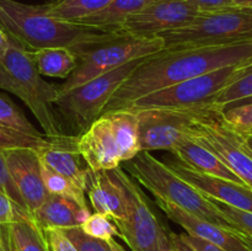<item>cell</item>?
I'll return each mask as SVG.
<instances>
[{
    "instance_id": "obj_1",
    "label": "cell",
    "mask_w": 252,
    "mask_h": 251,
    "mask_svg": "<svg viewBox=\"0 0 252 251\" xmlns=\"http://www.w3.org/2000/svg\"><path fill=\"white\" fill-rule=\"evenodd\" d=\"M249 61H252V41L229 46L161 51L148 57L134 69L106 103L102 113L127 108L137 98L187 79Z\"/></svg>"
},
{
    "instance_id": "obj_2",
    "label": "cell",
    "mask_w": 252,
    "mask_h": 251,
    "mask_svg": "<svg viewBox=\"0 0 252 251\" xmlns=\"http://www.w3.org/2000/svg\"><path fill=\"white\" fill-rule=\"evenodd\" d=\"M0 7L4 14L1 29L29 51L44 47H66L75 52L113 32L98 31L54 19L47 14L43 4L30 5L16 0H0Z\"/></svg>"
},
{
    "instance_id": "obj_3",
    "label": "cell",
    "mask_w": 252,
    "mask_h": 251,
    "mask_svg": "<svg viewBox=\"0 0 252 251\" xmlns=\"http://www.w3.org/2000/svg\"><path fill=\"white\" fill-rule=\"evenodd\" d=\"M123 164L129 176L152 192L155 198L175 204L184 211L217 225L234 229L220 216L211 198L194 188L169 165L150 154V152H139L134 157Z\"/></svg>"
},
{
    "instance_id": "obj_4",
    "label": "cell",
    "mask_w": 252,
    "mask_h": 251,
    "mask_svg": "<svg viewBox=\"0 0 252 251\" xmlns=\"http://www.w3.org/2000/svg\"><path fill=\"white\" fill-rule=\"evenodd\" d=\"M161 51H164V42L159 36L137 37L123 31L111 32L101 41L75 51L79 57L78 65L65 81L58 85L59 94L120 68L123 64L143 57L154 56Z\"/></svg>"
},
{
    "instance_id": "obj_5",
    "label": "cell",
    "mask_w": 252,
    "mask_h": 251,
    "mask_svg": "<svg viewBox=\"0 0 252 251\" xmlns=\"http://www.w3.org/2000/svg\"><path fill=\"white\" fill-rule=\"evenodd\" d=\"M164 51L229 46L252 41V9L228 7L198 16L181 29L159 34Z\"/></svg>"
},
{
    "instance_id": "obj_6",
    "label": "cell",
    "mask_w": 252,
    "mask_h": 251,
    "mask_svg": "<svg viewBox=\"0 0 252 251\" xmlns=\"http://www.w3.org/2000/svg\"><path fill=\"white\" fill-rule=\"evenodd\" d=\"M252 71V61L224 66L154 91L133 101L127 108H194L213 105L221 91Z\"/></svg>"
},
{
    "instance_id": "obj_7",
    "label": "cell",
    "mask_w": 252,
    "mask_h": 251,
    "mask_svg": "<svg viewBox=\"0 0 252 251\" xmlns=\"http://www.w3.org/2000/svg\"><path fill=\"white\" fill-rule=\"evenodd\" d=\"M0 62L22 90L25 105L37 118L47 137L63 134L52 108L59 96L58 86L42 78L29 49L11 38V44Z\"/></svg>"
},
{
    "instance_id": "obj_8",
    "label": "cell",
    "mask_w": 252,
    "mask_h": 251,
    "mask_svg": "<svg viewBox=\"0 0 252 251\" xmlns=\"http://www.w3.org/2000/svg\"><path fill=\"white\" fill-rule=\"evenodd\" d=\"M111 172L122 187L127 202V218L115 223L120 238L132 251L171 250L170 233L155 216L140 187L121 166Z\"/></svg>"
},
{
    "instance_id": "obj_9",
    "label": "cell",
    "mask_w": 252,
    "mask_h": 251,
    "mask_svg": "<svg viewBox=\"0 0 252 251\" xmlns=\"http://www.w3.org/2000/svg\"><path fill=\"white\" fill-rule=\"evenodd\" d=\"M148 57L123 64L120 68L98 75L71 90L59 94L56 103L64 117L84 132L102 113L106 103L122 85L123 81L137 69Z\"/></svg>"
},
{
    "instance_id": "obj_10",
    "label": "cell",
    "mask_w": 252,
    "mask_h": 251,
    "mask_svg": "<svg viewBox=\"0 0 252 251\" xmlns=\"http://www.w3.org/2000/svg\"><path fill=\"white\" fill-rule=\"evenodd\" d=\"M189 137L214 153L244 184L252 188V154L244 147L238 133L226 126L219 108L213 105L202 107Z\"/></svg>"
},
{
    "instance_id": "obj_11",
    "label": "cell",
    "mask_w": 252,
    "mask_h": 251,
    "mask_svg": "<svg viewBox=\"0 0 252 251\" xmlns=\"http://www.w3.org/2000/svg\"><path fill=\"white\" fill-rule=\"evenodd\" d=\"M201 108L134 110L138 118L140 152H153V150L172 152L181 140L189 137L192 126Z\"/></svg>"
},
{
    "instance_id": "obj_12",
    "label": "cell",
    "mask_w": 252,
    "mask_h": 251,
    "mask_svg": "<svg viewBox=\"0 0 252 251\" xmlns=\"http://www.w3.org/2000/svg\"><path fill=\"white\" fill-rule=\"evenodd\" d=\"M198 14L187 0H150L126 20L120 31L137 37H155L187 26Z\"/></svg>"
},
{
    "instance_id": "obj_13",
    "label": "cell",
    "mask_w": 252,
    "mask_h": 251,
    "mask_svg": "<svg viewBox=\"0 0 252 251\" xmlns=\"http://www.w3.org/2000/svg\"><path fill=\"white\" fill-rule=\"evenodd\" d=\"M10 175L31 216L48 197L41 176V162L34 149H2Z\"/></svg>"
},
{
    "instance_id": "obj_14",
    "label": "cell",
    "mask_w": 252,
    "mask_h": 251,
    "mask_svg": "<svg viewBox=\"0 0 252 251\" xmlns=\"http://www.w3.org/2000/svg\"><path fill=\"white\" fill-rule=\"evenodd\" d=\"M76 149L91 171L112 170L122 164L120 148L106 115L98 116L76 137Z\"/></svg>"
},
{
    "instance_id": "obj_15",
    "label": "cell",
    "mask_w": 252,
    "mask_h": 251,
    "mask_svg": "<svg viewBox=\"0 0 252 251\" xmlns=\"http://www.w3.org/2000/svg\"><path fill=\"white\" fill-rule=\"evenodd\" d=\"M169 166L208 198L252 213V188L248 185L201 174L180 161L171 162Z\"/></svg>"
},
{
    "instance_id": "obj_16",
    "label": "cell",
    "mask_w": 252,
    "mask_h": 251,
    "mask_svg": "<svg viewBox=\"0 0 252 251\" xmlns=\"http://www.w3.org/2000/svg\"><path fill=\"white\" fill-rule=\"evenodd\" d=\"M158 206L166 214L169 219L179 224L189 235L198 236L213 245L218 246L221 251H252L243 239L239 236L235 229L217 225L206 219L198 218L189 212L184 211L175 204L157 198Z\"/></svg>"
},
{
    "instance_id": "obj_17",
    "label": "cell",
    "mask_w": 252,
    "mask_h": 251,
    "mask_svg": "<svg viewBox=\"0 0 252 251\" xmlns=\"http://www.w3.org/2000/svg\"><path fill=\"white\" fill-rule=\"evenodd\" d=\"M49 139L47 147L36 150L39 161L86 193L91 170L76 149V137L62 134Z\"/></svg>"
},
{
    "instance_id": "obj_18",
    "label": "cell",
    "mask_w": 252,
    "mask_h": 251,
    "mask_svg": "<svg viewBox=\"0 0 252 251\" xmlns=\"http://www.w3.org/2000/svg\"><path fill=\"white\" fill-rule=\"evenodd\" d=\"M86 193L96 213L108 217L113 223L127 218L125 193L111 170L90 171Z\"/></svg>"
},
{
    "instance_id": "obj_19",
    "label": "cell",
    "mask_w": 252,
    "mask_h": 251,
    "mask_svg": "<svg viewBox=\"0 0 252 251\" xmlns=\"http://www.w3.org/2000/svg\"><path fill=\"white\" fill-rule=\"evenodd\" d=\"M91 212L89 207H83L66 197L48 194L46 201L33 213V219L42 229H65L80 226Z\"/></svg>"
},
{
    "instance_id": "obj_20",
    "label": "cell",
    "mask_w": 252,
    "mask_h": 251,
    "mask_svg": "<svg viewBox=\"0 0 252 251\" xmlns=\"http://www.w3.org/2000/svg\"><path fill=\"white\" fill-rule=\"evenodd\" d=\"M171 153L176 155L181 164L186 165L194 171L244 184L214 153L199 144L197 140L192 139L191 137L181 140Z\"/></svg>"
},
{
    "instance_id": "obj_21",
    "label": "cell",
    "mask_w": 252,
    "mask_h": 251,
    "mask_svg": "<svg viewBox=\"0 0 252 251\" xmlns=\"http://www.w3.org/2000/svg\"><path fill=\"white\" fill-rule=\"evenodd\" d=\"M102 115L107 116L110 121L113 135L120 148L122 162L134 157L140 152L138 118L135 111L130 108H122L105 112Z\"/></svg>"
},
{
    "instance_id": "obj_22",
    "label": "cell",
    "mask_w": 252,
    "mask_h": 251,
    "mask_svg": "<svg viewBox=\"0 0 252 251\" xmlns=\"http://www.w3.org/2000/svg\"><path fill=\"white\" fill-rule=\"evenodd\" d=\"M150 0H111L103 9L76 22L103 32L120 31L126 20Z\"/></svg>"
},
{
    "instance_id": "obj_23",
    "label": "cell",
    "mask_w": 252,
    "mask_h": 251,
    "mask_svg": "<svg viewBox=\"0 0 252 251\" xmlns=\"http://www.w3.org/2000/svg\"><path fill=\"white\" fill-rule=\"evenodd\" d=\"M41 75L66 79L76 68L79 57L66 47H44L30 51Z\"/></svg>"
},
{
    "instance_id": "obj_24",
    "label": "cell",
    "mask_w": 252,
    "mask_h": 251,
    "mask_svg": "<svg viewBox=\"0 0 252 251\" xmlns=\"http://www.w3.org/2000/svg\"><path fill=\"white\" fill-rule=\"evenodd\" d=\"M10 235L16 251H51L44 231L33 217L21 216L9 224Z\"/></svg>"
},
{
    "instance_id": "obj_25",
    "label": "cell",
    "mask_w": 252,
    "mask_h": 251,
    "mask_svg": "<svg viewBox=\"0 0 252 251\" xmlns=\"http://www.w3.org/2000/svg\"><path fill=\"white\" fill-rule=\"evenodd\" d=\"M111 0H52L43 4L49 16L76 24L80 20L100 11Z\"/></svg>"
},
{
    "instance_id": "obj_26",
    "label": "cell",
    "mask_w": 252,
    "mask_h": 251,
    "mask_svg": "<svg viewBox=\"0 0 252 251\" xmlns=\"http://www.w3.org/2000/svg\"><path fill=\"white\" fill-rule=\"evenodd\" d=\"M0 126L31 137H43L37 130V128L27 120L24 112L15 105L14 101L2 94H0Z\"/></svg>"
},
{
    "instance_id": "obj_27",
    "label": "cell",
    "mask_w": 252,
    "mask_h": 251,
    "mask_svg": "<svg viewBox=\"0 0 252 251\" xmlns=\"http://www.w3.org/2000/svg\"><path fill=\"white\" fill-rule=\"evenodd\" d=\"M41 176L44 185V188L48 192V194H57V196L66 197V198H70L73 199V201H75L76 203H79L80 206L88 207V204H86L85 192L74 186L69 180H66L65 177L62 176V175L57 174L56 171L49 169L48 166H46V165L42 164V162Z\"/></svg>"
},
{
    "instance_id": "obj_28",
    "label": "cell",
    "mask_w": 252,
    "mask_h": 251,
    "mask_svg": "<svg viewBox=\"0 0 252 251\" xmlns=\"http://www.w3.org/2000/svg\"><path fill=\"white\" fill-rule=\"evenodd\" d=\"M252 96V71L224 89L213 101V106L223 111L226 106Z\"/></svg>"
},
{
    "instance_id": "obj_29",
    "label": "cell",
    "mask_w": 252,
    "mask_h": 251,
    "mask_svg": "<svg viewBox=\"0 0 252 251\" xmlns=\"http://www.w3.org/2000/svg\"><path fill=\"white\" fill-rule=\"evenodd\" d=\"M49 143H51V139L48 137H31V135L0 126V149L31 148V149L38 150L47 147Z\"/></svg>"
},
{
    "instance_id": "obj_30",
    "label": "cell",
    "mask_w": 252,
    "mask_h": 251,
    "mask_svg": "<svg viewBox=\"0 0 252 251\" xmlns=\"http://www.w3.org/2000/svg\"><path fill=\"white\" fill-rule=\"evenodd\" d=\"M83 231L88 235L94 238L101 239V240L110 241L113 236H120L117 226L108 217L101 213H91V216L80 225Z\"/></svg>"
},
{
    "instance_id": "obj_31",
    "label": "cell",
    "mask_w": 252,
    "mask_h": 251,
    "mask_svg": "<svg viewBox=\"0 0 252 251\" xmlns=\"http://www.w3.org/2000/svg\"><path fill=\"white\" fill-rule=\"evenodd\" d=\"M78 251H113L110 241L88 235L80 226L61 229Z\"/></svg>"
},
{
    "instance_id": "obj_32",
    "label": "cell",
    "mask_w": 252,
    "mask_h": 251,
    "mask_svg": "<svg viewBox=\"0 0 252 251\" xmlns=\"http://www.w3.org/2000/svg\"><path fill=\"white\" fill-rule=\"evenodd\" d=\"M221 118L229 128L239 134L252 133V103L221 111Z\"/></svg>"
},
{
    "instance_id": "obj_33",
    "label": "cell",
    "mask_w": 252,
    "mask_h": 251,
    "mask_svg": "<svg viewBox=\"0 0 252 251\" xmlns=\"http://www.w3.org/2000/svg\"><path fill=\"white\" fill-rule=\"evenodd\" d=\"M216 204L217 209L220 213V216L230 224L231 228L235 230L240 231V233L246 234V235L252 238V213L251 212L241 211V209H236L234 207L228 206V204L220 203L214 199H212Z\"/></svg>"
},
{
    "instance_id": "obj_34",
    "label": "cell",
    "mask_w": 252,
    "mask_h": 251,
    "mask_svg": "<svg viewBox=\"0 0 252 251\" xmlns=\"http://www.w3.org/2000/svg\"><path fill=\"white\" fill-rule=\"evenodd\" d=\"M0 191H1L4 194H6V196L9 197V198L11 199V201L14 202L20 209H21V211L29 213V211H27L26 208V204H25L21 194L19 193L14 181H12L11 175H10L9 167H7L6 165V160H5L2 149H0Z\"/></svg>"
},
{
    "instance_id": "obj_35",
    "label": "cell",
    "mask_w": 252,
    "mask_h": 251,
    "mask_svg": "<svg viewBox=\"0 0 252 251\" xmlns=\"http://www.w3.org/2000/svg\"><path fill=\"white\" fill-rule=\"evenodd\" d=\"M21 216H31V214L21 211L6 194L0 191V225H9Z\"/></svg>"
},
{
    "instance_id": "obj_36",
    "label": "cell",
    "mask_w": 252,
    "mask_h": 251,
    "mask_svg": "<svg viewBox=\"0 0 252 251\" xmlns=\"http://www.w3.org/2000/svg\"><path fill=\"white\" fill-rule=\"evenodd\" d=\"M43 231L51 251H78L61 229H46Z\"/></svg>"
},
{
    "instance_id": "obj_37",
    "label": "cell",
    "mask_w": 252,
    "mask_h": 251,
    "mask_svg": "<svg viewBox=\"0 0 252 251\" xmlns=\"http://www.w3.org/2000/svg\"><path fill=\"white\" fill-rule=\"evenodd\" d=\"M187 1L193 5L199 12L217 11V10H223L234 6L231 0H187Z\"/></svg>"
},
{
    "instance_id": "obj_38",
    "label": "cell",
    "mask_w": 252,
    "mask_h": 251,
    "mask_svg": "<svg viewBox=\"0 0 252 251\" xmlns=\"http://www.w3.org/2000/svg\"><path fill=\"white\" fill-rule=\"evenodd\" d=\"M0 89L12 94V95L17 96V97L21 98V100L25 102L24 93H22V90L20 89V86L15 83L14 79L11 78V75L7 73V70L4 68L1 62H0Z\"/></svg>"
},
{
    "instance_id": "obj_39",
    "label": "cell",
    "mask_w": 252,
    "mask_h": 251,
    "mask_svg": "<svg viewBox=\"0 0 252 251\" xmlns=\"http://www.w3.org/2000/svg\"><path fill=\"white\" fill-rule=\"evenodd\" d=\"M180 236L193 251H221L218 246L213 245L198 236L189 235V234H180Z\"/></svg>"
},
{
    "instance_id": "obj_40",
    "label": "cell",
    "mask_w": 252,
    "mask_h": 251,
    "mask_svg": "<svg viewBox=\"0 0 252 251\" xmlns=\"http://www.w3.org/2000/svg\"><path fill=\"white\" fill-rule=\"evenodd\" d=\"M170 239H171V244H172V249L175 251H193L180 236V234H175V233H170Z\"/></svg>"
},
{
    "instance_id": "obj_41",
    "label": "cell",
    "mask_w": 252,
    "mask_h": 251,
    "mask_svg": "<svg viewBox=\"0 0 252 251\" xmlns=\"http://www.w3.org/2000/svg\"><path fill=\"white\" fill-rule=\"evenodd\" d=\"M10 44H11V38H10V36L4 31V30L0 29V59H1L2 57H4V54L6 53Z\"/></svg>"
},
{
    "instance_id": "obj_42",
    "label": "cell",
    "mask_w": 252,
    "mask_h": 251,
    "mask_svg": "<svg viewBox=\"0 0 252 251\" xmlns=\"http://www.w3.org/2000/svg\"><path fill=\"white\" fill-rule=\"evenodd\" d=\"M239 137H240L241 143L244 144V147L252 154V133H244V134H239Z\"/></svg>"
},
{
    "instance_id": "obj_43",
    "label": "cell",
    "mask_w": 252,
    "mask_h": 251,
    "mask_svg": "<svg viewBox=\"0 0 252 251\" xmlns=\"http://www.w3.org/2000/svg\"><path fill=\"white\" fill-rule=\"evenodd\" d=\"M233 5L236 7H244V9H252V0H231Z\"/></svg>"
},
{
    "instance_id": "obj_44",
    "label": "cell",
    "mask_w": 252,
    "mask_h": 251,
    "mask_svg": "<svg viewBox=\"0 0 252 251\" xmlns=\"http://www.w3.org/2000/svg\"><path fill=\"white\" fill-rule=\"evenodd\" d=\"M248 103H252V96L251 97H248V98H244V100H240V101H236V102L231 103V105L226 106L224 110H228V108L230 107H236V106H243V105H248ZM223 110V111H224Z\"/></svg>"
},
{
    "instance_id": "obj_45",
    "label": "cell",
    "mask_w": 252,
    "mask_h": 251,
    "mask_svg": "<svg viewBox=\"0 0 252 251\" xmlns=\"http://www.w3.org/2000/svg\"><path fill=\"white\" fill-rule=\"evenodd\" d=\"M236 231H238V230H236ZM238 234H239V236H240V238L243 239L244 243H245L246 245H248L249 248H250L251 250H252V238H251V236L246 235V234H244V233H240V231H238Z\"/></svg>"
},
{
    "instance_id": "obj_46",
    "label": "cell",
    "mask_w": 252,
    "mask_h": 251,
    "mask_svg": "<svg viewBox=\"0 0 252 251\" xmlns=\"http://www.w3.org/2000/svg\"><path fill=\"white\" fill-rule=\"evenodd\" d=\"M110 244H111V246H112L113 251H127L122 245H121V244H118L115 239H111Z\"/></svg>"
},
{
    "instance_id": "obj_47",
    "label": "cell",
    "mask_w": 252,
    "mask_h": 251,
    "mask_svg": "<svg viewBox=\"0 0 252 251\" xmlns=\"http://www.w3.org/2000/svg\"><path fill=\"white\" fill-rule=\"evenodd\" d=\"M10 238H11V235H10ZM10 251H16V249H15L12 240H10Z\"/></svg>"
},
{
    "instance_id": "obj_48",
    "label": "cell",
    "mask_w": 252,
    "mask_h": 251,
    "mask_svg": "<svg viewBox=\"0 0 252 251\" xmlns=\"http://www.w3.org/2000/svg\"><path fill=\"white\" fill-rule=\"evenodd\" d=\"M2 16H4V14H2V10H1V7H0V29H1V24H2Z\"/></svg>"
},
{
    "instance_id": "obj_49",
    "label": "cell",
    "mask_w": 252,
    "mask_h": 251,
    "mask_svg": "<svg viewBox=\"0 0 252 251\" xmlns=\"http://www.w3.org/2000/svg\"><path fill=\"white\" fill-rule=\"evenodd\" d=\"M167 251H175V250H174V249H171V250H167Z\"/></svg>"
}]
</instances>
